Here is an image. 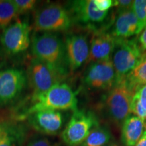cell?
Here are the masks:
<instances>
[{"label": "cell", "instance_id": "cell-12", "mask_svg": "<svg viewBox=\"0 0 146 146\" xmlns=\"http://www.w3.org/2000/svg\"><path fill=\"white\" fill-rule=\"evenodd\" d=\"M65 50L68 68L76 71L87 62L89 45L87 36L81 33H70L66 36Z\"/></svg>", "mask_w": 146, "mask_h": 146}, {"label": "cell", "instance_id": "cell-3", "mask_svg": "<svg viewBox=\"0 0 146 146\" xmlns=\"http://www.w3.org/2000/svg\"><path fill=\"white\" fill-rule=\"evenodd\" d=\"M135 87L127 78L116 83L104 97L103 108L111 120L118 125L124 121L131 114V103L136 91Z\"/></svg>", "mask_w": 146, "mask_h": 146}, {"label": "cell", "instance_id": "cell-11", "mask_svg": "<svg viewBox=\"0 0 146 146\" xmlns=\"http://www.w3.org/2000/svg\"><path fill=\"white\" fill-rule=\"evenodd\" d=\"M83 83L90 90L112 88L116 84V73L112 60L91 63L84 73Z\"/></svg>", "mask_w": 146, "mask_h": 146}, {"label": "cell", "instance_id": "cell-30", "mask_svg": "<svg viewBox=\"0 0 146 146\" xmlns=\"http://www.w3.org/2000/svg\"><path fill=\"white\" fill-rule=\"evenodd\" d=\"M107 146H115V145H107Z\"/></svg>", "mask_w": 146, "mask_h": 146}, {"label": "cell", "instance_id": "cell-5", "mask_svg": "<svg viewBox=\"0 0 146 146\" xmlns=\"http://www.w3.org/2000/svg\"><path fill=\"white\" fill-rule=\"evenodd\" d=\"M73 23L68 9L58 3H50L36 11L33 27L37 32L55 33L68 30Z\"/></svg>", "mask_w": 146, "mask_h": 146}, {"label": "cell", "instance_id": "cell-18", "mask_svg": "<svg viewBox=\"0 0 146 146\" xmlns=\"http://www.w3.org/2000/svg\"><path fill=\"white\" fill-rule=\"evenodd\" d=\"M19 16L12 0H0V31L14 22L17 21Z\"/></svg>", "mask_w": 146, "mask_h": 146}, {"label": "cell", "instance_id": "cell-23", "mask_svg": "<svg viewBox=\"0 0 146 146\" xmlns=\"http://www.w3.org/2000/svg\"><path fill=\"white\" fill-rule=\"evenodd\" d=\"M27 146H61L58 142H54L43 136H35L29 140Z\"/></svg>", "mask_w": 146, "mask_h": 146}, {"label": "cell", "instance_id": "cell-19", "mask_svg": "<svg viewBox=\"0 0 146 146\" xmlns=\"http://www.w3.org/2000/svg\"><path fill=\"white\" fill-rule=\"evenodd\" d=\"M112 135L106 127L98 125L91 131L87 137L79 146H103L108 143Z\"/></svg>", "mask_w": 146, "mask_h": 146}, {"label": "cell", "instance_id": "cell-20", "mask_svg": "<svg viewBox=\"0 0 146 146\" xmlns=\"http://www.w3.org/2000/svg\"><path fill=\"white\" fill-rule=\"evenodd\" d=\"M126 78L137 89L146 85V52L143 53L139 62Z\"/></svg>", "mask_w": 146, "mask_h": 146}, {"label": "cell", "instance_id": "cell-25", "mask_svg": "<svg viewBox=\"0 0 146 146\" xmlns=\"http://www.w3.org/2000/svg\"><path fill=\"white\" fill-rule=\"evenodd\" d=\"M133 1L131 0H116L115 1L114 6L117 8L118 12H125L132 8Z\"/></svg>", "mask_w": 146, "mask_h": 146}, {"label": "cell", "instance_id": "cell-29", "mask_svg": "<svg viewBox=\"0 0 146 146\" xmlns=\"http://www.w3.org/2000/svg\"><path fill=\"white\" fill-rule=\"evenodd\" d=\"M0 58H1V51H0Z\"/></svg>", "mask_w": 146, "mask_h": 146}, {"label": "cell", "instance_id": "cell-4", "mask_svg": "<svg viewBox=\"0 0 146 146\" xmlns=\"http://www.w3.org/2000/svg\"><path fill=\"white\" fill-rule=\"evenodd\" d=\"M143 50L135 39L116 38L111 60L116 73V83L120 82L136 67Z\"/></svg>", "mask_w": 146, "mask_h": 146}, {"label": "cell", "instance_id": "cell-13", "mask_svg": "<svg viewBox=\"0 0 146 146\" xmlns=\"http://www.w3.org/2000/svg\"><path fill=\"white\" fill-rule=\"evenodd\" d=\"M29 125L34 130L46 135H57L62 129L64 116L60 111L45 110L27 116Z\"/></svg>", "mask_w": 146, "mask_h": 146}, {"label": "cell", "instance_id": "cell-24", "mask_svg": "<svg viewBox=\"0 0 146 146\" xmlns=\"http://www.w3.org/2000/svg\"><path fill=\"white\" fill-rule=\"evenodd\" d=\"M94 3L101 12H108V10L115 5V1L113 0H94Z\"/></svg>", "mask_w": 146, "mask_h": 146}, {"label": "cell", "instance_id": "cell-6", "mask_svg": "<svg viewBox=\"0 0 146 146\" xmlns=\"http://www.w3.org/2000/svg\"><path fill=\"white\" fill-rule=\"evenodd\" d=\"M98 125V118L92 112L76 110L62 133V141L67 146H79Z\"/></svg>", "mask_w": 146, "mask_h": 146}, {"label": "cell", "instance_id": "cell-22", "mask_svg": "<svg viewBox=\"0 0 146 146\" xmlns=\"http://www.w3.org/2000/svg\"><path fill=\"white\" fill-rule=\"evenodd\" d=\"M18 14H27L35 8L37 1L35 0H12Z\"/></svg>", "mask_w": 146, "mask_h": 146}, {"label": "cell", "instance_id": "cell-26", "mask_svg": "<svg viewBox=\"0 0 146 146\" xmlns=\"http://www.w3.org/2000/svg\"><path fill=\"white\" fill-rule=\"evenodd\" d=\"M142 108L146 112V85L140 87L135 92Z\"/></svg>", "mask_w": 146, "mask_h": 146}, {"label": "cell", "instance_id": "cell-17", "mask_svg": "<svg viewBox=\"0 0 146 146\" xmlns=\"http://www.w3.org/2000/svg\"><path fill=\"white\" fill-rule=\"evenodd\" d=\"M145 130L144 122L135 115H130L123 124L122 141L125 146H135Z\"/></svg>", "mask_w": 146, "mask_h": 146}, {"label": "cell", "instance_id": "cell-9", "mask_svg": "<svg viewBox=\"0 0 146 146\" xmlns=\"http://www.w3.org/2000/svg\"><path fill=\"white\" fill-rule=\"evenodd\" d=\"M28 83L33 89V95L36 96L49 90L56 84L62 83L65 76L43 62L33 58L26 71Z\"/></svg>", "mask_w": 146, "mask_h": 146}, {"label": "cell", "instance_id": "cell-15", "mask_svg": "<svg viewBox=\"0 0 146 146\" xmlns=\"http://www.w3.org/2000/svg\"><path fill=\"white\" fill-rule=\"evenodd\" d=\"M142 31L143 29L131 9L118 12L110 33L115 38L128 39L130 36L139 35Z\"/></svg>", "mask_w": 146, "mask_h": 146}, {"label": "cell", "instance_id": "cell-27", "mask_svg": "<svg viewBox=\"0 0 146 146\" xmlns=\"http://www.w3.org/2000/svg\"><path fill=\"white\" fill-rule=\"evenodd\" d=\"M137 41L143 52H146V26L140 33Z\"/></svg>", "mask_w": 146, "mask_h": 146}, {"label": "cell", "instance_id": "cell-10", "mask_svg": "<svg viewBox=\"0 0 146 146\" xmlns=\"http://www.w3.org/2000/svg\"><path fill=\"white\" fill-rule=\"evenodd\" d=\"M68 10L73 23L76 22L94 31L100 30L98 26L104 23L109 15V12H101L98 10L94 0L70 1Z\"/></svg>", "mask_w": 146, "mask_h": 146}, {"label": "cell", "instance_id": "cell-28", "mask_svg": "<svg viewBox=\"0 0 146 146\" xmlns=\"http://www.w3.org/2000/svg\"><path fill=\"white\" fill-rule=\"evenodd\" d=\"M135 146H146V130L144 131L143 135Z\"/></svg>", "mask_w": 146, "mask_h": 146}, {"label": "cell", "instance_id": "cell-2", "mask_svg": "<svg viewBox=\"0 0 146 146\" xmlns=\"http://www.w3.org/2000/svg\"><path fill=\"white\" fill-rule=\"evenodd\" d=\"M31 49L33 57L46 64L62 75L68 74L64 42L54 33H43L31 39Z\"/></svg>", "mask_w": 146, "mask_h": 146}, {"label": "cell", "instance_id": "cell-14", "mask_svg": "<svg viewBox=\"0 0 146 146\" xmlns=\"http://www.w3.org/2000/svg\"><path fill=\"white\" fill-rule=\"evenodd\" d=\"M115 41L116 38L105 29L94 31L87 62L91 64L111 60Z\"/></svg>", "mask_w": 146, "mask_h": 146}, {"label": "cell", "instance_id": "cell-8", "mask_svg": "<svg viewBox=\"0 0 146 146\" xmlns=\"http://www.w3.org/2000/svg\"><path fill=\"white\" fill-rule=\"evenodd\" d=\"M28 85L27 73L23 69L10 67L0 70V106L15 102Z\"/></svg>", "mask_w": 146, "mask_h": 146}, {"label": "cell", "instance_id": "cell-7", "mask_svg": "<svg viewBox=\"0 0 146 146\" xmlns=\"http://www.w3.org/2000/svg\"><path fill=\"white\" fill-rule=\"evenodd\" d=\"M30 25L26 21L17 20L1 32L0 43L4 52L9 56L23 54L31 47Z\"/></svg>", "mask_w": 146, "mask_h": 146}, {"label": "cell", "instance_id": "cell-16", "mask_svg": "<svg viewBox=\"0 0 146 146\" xmlns=\"http://www.w3.org/2000/svg\"><path fill=\"white\" fill-rule=\"evenodd\" d=\"M25 138L23 126L13 122H0V146H22Z\"/></svg>", "mask_w": 146, "mask_h": 146}, {"label": "cell", "instance_id": "cell-21", "mask_svg": "<svg viewBox=\"0 0 146 146\" xmlns=\"http://www.w3.org/2000/svg\"><path fill=\"white\" fill-rule=\"evenodd\" d=\"M131 10L143 29L146 26V0L133 1Z\"/></svg>", "mask_w": 146, "mask_h": 146}, {"label": "cell", "instance_id": "cell-1", "mask_svg": "<svg viewBox=\"0 0 146 146\" xmlns=\"http://www.w3.org/2000/svg\"><path fill=\"white\" fill-rule=\"evenodd\" d=\"M77 104L76 93L70 85L62 82L42 94L32 96L31 105L18 118L23 119L32 113L45 110L74 112L78 109Z\"/></svg>", "mask_w": 146, "mask_h": 146}]
</instances>
